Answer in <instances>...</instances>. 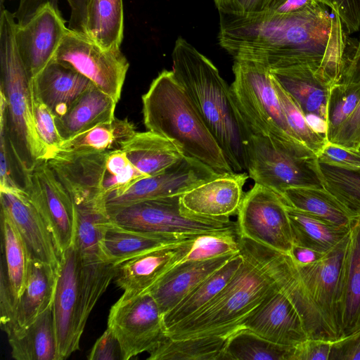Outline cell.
I'll return each instance as SVG.
<instances>
[{
	"mask_svg": "<svg viewBox=\"0 0 360 360\" xmlns=\"http://www.w3.org/2000/svg\"><path fill=\"white\" fill-rule=\"evenodd\" d=\"M349 35L325 4L291 15L219 13V44L235 59L269 70L307 68L332 84L341 82L355 53L358 41Z\"/></svg>",
	"mask_w": 360,
	"mask_h": 360,
	"instance_id": "6da1fadb",
	"label": "cell"
},
{
	"mask_svg": "<svg viewBox=\"0 0 360 360\" xmlns=\"http://www.w3.org/2000/svg\"><path fill=\"white\" fill-rule=\"evenodd\" d=\"M347 236L322 257L307 264H297L288 253L240 235L238 242L240 250L255 260L292 302L309 338L333 342L342 338L338 290Z\"/></svg>",
	"mask_w": 360,
	"mask_h": 360,
	"instance_id": "7a4b0ae2",
	"label": "cell"
},
{
	"mask_svg": "<svg viewBox=\"0 0 360 360\" xmlns=\"http://www.w3.org/2000/svg\"><path fill=\"white\" fill-rule=\"evenodd\" d=\"M172 71L236 172L248 169L250 139L230 86L217 68L185 39L174 44Z\"/></svg>",
	"mask_w": 360,
	"mask_h": 360,
	"instance_id": "3957f363",
	"label": "cell"
},
{
	"mask_svg": "<svg viewBox=\"0 0 360 360\" xmlns=\"http://www.w3.org/2000/svg\"><path fill=\"white\" fill-rule=\"evenodd\" d=\"M143 123L148 131L174 142L185 156L219 174L234 172L173 71L162 70L142 96Z\"/></svg>",
	"mask_w": 360,
	"mask_h": 360,
	"instance_id": "277c9868",
	"label": "cell"
},
{
	"mask_svg": "<svg viewBox=\"0 0 360 360\" xmlns=\"http://www.w3.org/2000/svg\"><path fill=\"white\" fill-rule=\"evenodd\" d=\"M16 23L14 14L1 7L0 90L6 99L10 145L24 173L49 156L36 129L32 79L16 45Z\"/></svg>",
	"mask_w": 360,
	"mask_h": 360,
	"instance_id": "5b68a950",
	"label": "cell"
},
{
	"mask_svg": "<svg viewBox=\"0 0 360 360\" xmlns=\"http://www.w3.org/2000/svg\"><path fill=\"white\" fill-rule=\"evenodd\" d=\"M243 260L224 288L197 313L165 330L173 339L228 338L269 294L278 288L270 275L251 257Z\"/></svg>",
	"mask_w": 360,
	"mask_h": 360,
	"instance_id": "8992f818",
	"label": "cell"
},
{
	"mask_svg": "<svg viewBox=\"0 0 360 360\" xmlns=\"http://www.w3.org/2000/svg\"><path fill=\"white\" fill-rule=\"evenodd\" d=\"M75 206L105 205L148 176L121 149L71 155L56 154L46 161Z\"/></svg>",
	"mask_w": 360,
	"mask_h": 360,
	"instance_id": "52a82bcc",
	"label": "cell"
},
{
	"mask_svg": "<svg viewBox=\"0 0 360 360\" xmlns=\"http://www.w3.org/2000/svg\"><path fill=\"white\" fill-rule=\"evenodd\" d=\"M233 98L250 132L266 136L304 158H316L291 129L276 94L270 70L250 60L235 59Z\"/></svg>",
	"mask_w": 360,
	"mask_h": 360,
	"instance_id": "ba28073f",
	"label": "cell"
},
{
	"mask_svg": "<svg viewBox=\"0 0 360 360\" xmlns=\"http://www.w3.org/2000/svg\"><path fill=\"white\" fill-rule=\"evenodd\" d=\"M181 195L150 199L108 211L110 220L126 229L175 236L238 233L230 218H211L185 211Z\"/></svg>",
	"mask_w": 360,
	"mask_h": 360,
	"instance_id": "9c48e42d",
	"label": "cell"
},
{
	"mask_svg": "<svg viewBox=\"0 0 360 360\" xmlns=\"http://www.w3.org/2000/svg\"><path fill=\"white\" fill-rule=\"evenodd\" d=\"M314 158L301 157L269 136L250 132L248 176L281 196L290 188L321 186L311 165Z\"/></svg>",
	"mask_w": 360,
	"mask_h": 360,
	"instance_id": "30bf717a",
	"label": "cell"
},
{
	"mask_svg": "<svg viewBox=\"0 0 360 360\" xmlns=\"http://www.w3.org/2000/svg\"><path fill=\"white\" fill-rule=\"evenodd\" d=\"M52 60L82 74L118 103L129 67L120 49H104L86 35L69 30Z\"/></svg>",
	"mask_w": 360,
	"mask_h": 360,
	"instance_id": "8fae6325",
	"label": "cell"
},
{
	"mask_svg": "<svg viewBox=\"0 0 360 360\" xmlns=\"http://www.w3.org/2000/svg\"><path fill=\"white\" fill-rule=\"evenodd\" d=\"M162 316L149 292L122 295L111 307L108 327L120 344L122 360L148 352L162 340L165 335Z\"/></svg>",
	"mask_w": 360,
	"mask_h": 360,
	"instance_id": "7c38bea8",
	"label": "cell"
},
{
	"mask_svg": "<svg viewBox=\"0 0 360 360\" xmlns=\"http://www.w3.org/2000/svg\"><path fill=\"white\" fill-rule=\"evenodd\" d=\"M240 236L279 252L289 253L293 243L283 198L260 184L245 193L237 214Z\"/></svg>",
	"mask_w": 360,
	"mask_h": 360,
	"instance_id": "4fadbf2b",
	"label": "cell"
},
{
	"mask_svg": "<svg viewBox=\"0 0 360 360\" xmlns=\"http://www.w3.org/2000/svg\"><path fill=\"white\" fill-rule=\"evenodd\" d=\"M24 186L54 238L60 255L73 243L75 207L73 200L46 161L22 174Z\"/></svg>",
	"mask_w": 360,
	"mask_h": 360,
	"instance_id": "5bb4252c",
	"label": "cell"
},
{
	"mask_svg": "<svg viewBox=\"0 0 360 360\" xmlns=\"http://www.w3.org/2000/svg\"><path fill=\"white\" fill-rule=\"evenodd\" d=\"M52 307L58 360H64L79 349L84 330L82 323L80 259L73 244L61 255Z\"/></svg>",
	"mask_w": 360,
	"mask_h": 360,
	"instance_id": "9a60e30c",
	"label": "cell"
},
{
	"mask_svg": "<svg viewBox=\"0 0 360 360\" xmlns=\"http://www.w3.org/2000/svg\"><path fill=\"white\" fill-rule=\"evenodd\" d=\"M58 5L47 2L25 23H16L15 39L32 79L53 60L69 29Z\"/></svg>",
	"mask_w": 360,
	"mask_h": 360,
	"instance_id": "2e32d148",
	"label": "cell"
},
{
	"mask_svg": "<svg viewBox=\"0 0 360 360\" xmlns=\"http://www.w3.org/2000/svg\"><path fill=\"white\" fill-rule=\"evenodd\" d=\"M219 174L199 160L184 156L164 172L138 181L123 194L108 198L106 209L109 211L143 200L181 195Z\"/></svg>",
	"mask_w": 360,
	"mask_h": 360,
	"instance_id": "e0dca14e",
	"label": "cell"
},
{
	"mask_svg": "<svg viewBox=\"0 0 360 360\" xmlns=\"http://www.w3.org/2000/svg\"><path fill=\"white\" fill-rule=\"evenodd\" d=\"M0 204L23 238L30 259L49 264L58 271L61 257L53 235L23 186L0 190Z\"/></svg>",
	"mask_w": 360,
	"mask_h": 360,
	"instance_id": "ac0fdd59",
	"label": "cell"
},
{
	"mask_svg": "<svg viewBox=\"0 0 360 360\" xmlns=\"http://www.w3.org/2000/svg\"><path fill=\"white\" fill-rule=\"evenodd\" d=\"M239 328L248 329L288 347H295L309 338L298 311L278 288L249 314Z\"/></svg>",
	"mask_w": 360,
	"mask_h": 360,
	"instance_id": "d6986e66",
	"label": "cell"
},
{
	"mask_svg": "<svg viewBox=\"0 0 360 360\" xmlns=\"http://www.w3.org/2000/svg\"><path fill=\"white\" fill-rule=\"evenodd\" d=\"M0 323L11 319L29 273L30 257L23 238L8 214L1 209Z\"/></svg>",
	"mask_w": 360,
	"mask_h": 360,
	"instance_id": "ffe728a7",
	"label": "cell"
},
{
	"mask_svg": "<svg viewBox=\"0 0 360 360\" xmlns=\"http://www.w3.org/2000/svg\"><path fill=\"white\" fill-rule=\"evenodd\" d=\"M195 238L149 251L117 265L115 281L124 291L122 295L134 297L148 292L167 272L182 262Z\"/></svg>",
	"mask_w": 360,
	"mask_h": 360,
	"instance_id": "44dd1931",
	"label": "cell"
},
{
	"mask_svg": "<svg viewBox=\"0 0 360 360\" xmlns=\"http://www.w3.org/2000/svg\"><path fill=\"white\" fill-rule=\"evenodd\" d=\"M248 177L245 172L219 174L181 195V207L190 214L211 218L237 215Z\"/></svg>",
	"mask_w": 360,
	"mask_h": 360,
	"instance_id": "7402d4cb",
	"label": "cell"
},
{
	"mask_svg": "<svg viewBox=\"0 0 360 360\" xmlns=\"http://www.w3.org/2000/svg\"><path fill=\"white\" fill-rule=\"evenodd\" d=\"M338 314L342 338L360 330V216L350 227L342 259Z\"/></svg>",
	"mask_w": 360,
	"mask_h": 360,
	"instance_id": "603a6c76",
	"label": "cell"
},
{
	"mask_svg": "<svg viewBox=\"0 0 360 360\" xmlns=\"http://www.w3.org/2000/svg\"><path fill=\"white\" fill-rule=\"evenodd\" d=\"M58 271L50 264L30 259L25 286L10 321L2 330L7 334L21 330L52 304Z\"/></svg>",
	"mask_w": 360,
	"mask_h": 360,
	"instance_id": "cb8c5ba5",
	"label": "cell"
},
{
	"mask_svg": "<svg viewBox=\"0 0 360 360\" xmlns=\"http://www.w3.org/2000/svg\"><path fill=\"white\" fill-rule=\"evenodd\" d=\"M235 255L180 262L167 272L148 292L153 297L163 316Z\"/></svg>",
	"mask_w": 360,
	"mask_h": 360,
	"instance_id": "d4e9b609",
	"label": "cell"
},
{
	"mask_svg": "<svg viewBox=\"0 0 360 360\" xmlns=\"http://www.w3.org/2000/svg\"><path fill=\"white\" fill-rule=\"evenodd\" d=\"M93 83L76 70L56 60L32 79L34 95L56 117L65 115L76 100Z\"/></svg>",
	"mask_w": 360,
	"mask_h": 360,
	"instance_id": "484cf974",
	"label": "cell"
},
{
	"mask_svg": "<svg viewBox=\"0 0 360 360\" xmlns=\"http://www.w3.org/2000/svg\"><path fill=\"white\" fill-rule=\"evenodd\" d=\"M198 236L166 235L135 231L122 227L110 220L105 229L101 250L105 262L117 266L149 251L193 239Z\"/></svg>",
	"mask_w": 360,
	"mask_h": 360,
	"instance_id": "4316f807",
	"label": "cell"
},
{
	"mask_svg": "<svg viewBox=\"0 0 360 360\" xmlns=\"http://www.w3.org/2000/svg\"><path fill=\"white\" fill-rule=\"evenodd\" d=\"M279 84L292 98L304 115H314L328 124V105L331 84L311 69L291 67L270 70Z\"/></svg>",
	"mask_w": 360,
	"mask_h": 360,
	"instance_id": "83f0119b",
	"label": "cell"
},
{
	"mask_svg": "<svg viewBox=\"0 0 360 360\" xmlns=\"http://www.w3.org/2000/svg\"><path fill=\"white\" fill-rule=\"evenodd\" d=\"M117 103L93 84L65 115L56 117L60 135L65 141L97 124L112 120Z\"/></svg>",
	"mask_w": 360,
	"mask_h": 360,
	"instance_id": "f1b7e54d",
	"label": "cell"
},
{
	"mask_svg": "<svg viewBox=\"0 0 360 360\" xmlns=\"http://www.w3.org/2000/svg\"><path fill=\"white\" fill-rule=\"evenodd\" d=\"M120 149L139 170L148 176L164 172L185 156L174 142L150 131L136 132L122 144Z\"/></svg>",
	"mask_w": 360,
	"mask_h": 360,
	"instance_id": "f546056e",
	"label": "cell"
},
{
	"mask_svg": "<svg viewBox=\"0 0 360 360\" xmlns=\"http://www.w3.org/2000/svg\"><path fill=\"white\" fill-rule=\"evenodd\" d=\"M7 337L16 360H58L52 304L27 327Z\"/></svg>",
	"mask_w": 360,
	"mask_h": 360,
	"instance_id": "4dcf8cb0",
	"label": "cell"
},
{
	"mask_svg": "<svg viewBox=\"0 0 360 360\" xmlns=\"http://www.w3.org/2000/svg\"><path fill=\"white\" fill-rule=\"evenodd\" d=\"M286 210L295 245L326 253L338 245L349 234L350 228L330 223L287 204Z\"/></svg>",
	"mask_w": 360,
	"mask_h": 360,
	"instance_id": "1f68e13d",
	"label": "cell"
},
{
	"mask_svg": "<svg viewBox=\"0 0 360 360\" xmlns=\"http://www.w3.org/2000/svg\"><path fill=\"white\" fill-rule=\"evenodd\" d=\"M281 197L290 206L346 228H350L360 216L349 210L322 185L290 188Z\"/></svg>",
	"mask_w": 360,
	"mask_h": 360,
	"instance_id": "d6a6232c",
	"label": "cell"
},
{
	"mask_svg": "<svg viewBox=\"0 0 360 360\" xmlns=\"http://www.w3.org/2000/svg\"><path fill=\"white\" fill-rule=\"evenodd\" d=\"M243 260L240 252L194 288L177 305L163 315L165 330L191 317L210 302L228 283Z\"/></svg>",
	"mask_w": 360,
	"mask_h": 360,
	"instance_id": "836d02e7",
	"label": "cell"
},
{
	"mask_svg": "<svg viewBox=\"0 0 360 360\" xmlns=\"http://www.w3.org/2000/svg\"><path fill=\"white\" fill-rule=\"evenodd\" d=\"M136 132L134 124L127 117L118 119L115 117L110 121L97 124L63 141L55 155L98 153L120 149L122 144Z\"/></svg>",
	"mask_w": 360,
	"mask_h": 360,
	"instance_id": "e575fe53",
	"label": "cell"
},
{
	"mask_svg": "<svg viewBox=\"0 0 360 360\" xmlns=\"http://www.w3.org/2000/svg\"><path fill=\"white\" fill-rule=\"evenodd\" d=\"M75 226L72 244L82 264L104 262L101 250L106 225L110 221L106 206H75Z\"/></svg>",
	"mask_w": 360,
	"mask_h": 360,
	"instance_id": "d590c367",
	"label": "cell"
},
{
	"mask_svg": "<svg viewBox=\"0 0 360 360\" xmlns=\"http://www.w3.org/2000/svg\"><path fill=\"white\" fill-rule=\"evenodd\" d=\"M122 0H89L87 37L107 50L120 49L123 39Z\"/></svg>",
	"mask_w": 360,
	"mask_h": 360,
	"instance_id": "8d00e7d4",
	"label": "cell"
},
{
	"mask_svg": "<svg viewBox=\"0 0 360 360\" xmlns=\"http://www.w3.org/2000/svg\"><path fill=\"white\" fill-rule=\"evenodd\" d=\"M227 338L173 339L167 335L148 353V360H221Z\"/></svg>",
	"mask_w": 360,
	"mask_h": 360,
	"instance_id": "74e56055",
	"label": "cell"
},
{
	"mask_svg": "<svg viewBox=\"0 0 360 360\" xmlns=\"http://www.w3.org/2000/svg\"><path fill=\"white\" fill-rule=\"evenodd\" d=\"M294 347L274 343L246 328L226 339L221 360H291Z\"/></svg>",
	"mask_w": 360,
	"mask_h": 360,
	"instance_id": "f35d334b",
	"label": "cell"
},
{
	"mask_svg": "<svg viewBox=\"0 0 360 360\" xmlns=\"http://www.w3.org/2000/svg\"><path fill=\"white\" fill-rule=\"evenodd\" d=\"M311 165L321 184L349 210L360 215V172L328 166L316 158Z\"/></svg>",
	"mask_w": 360,
	"mask_h": 360,
	"instance_id": "ab89813d",
	"label": "cell"
},
{
	"mask_svg": "<svg viewBox=\"0 0 360 360\" xmlns=\"http://www.w3.org/2000/svg\"><path fill=\"white\" fill-rule=\"evenodd\" d=\"M360 101V82H338L331 87L328 105L327 140L351 115Z\"/></svg>",
	"mask_w": 360,
	"mask_h": 360,
	"instance_id": "60d3db41",
	"label": "cell"
},
{
	"mask_svg": "<svg viewBox=\"0 0 360 360\" xmlns=\"http://www.w3.org/2000/svg\"><path fill=\"white\" fill-rule=\"evenodd\" d=\"M272 79L276 94L291 129L298 139L316 155L324 143L328 141L327 138L316 133L310 127L304 114L295 101L273 76Z\"/></svg>",
	"mask_w": 360,
	"mask_h": 360,
	"instance_id": "b9f144b4",
	"label": "cell"
},
{
	"mask_svg": "<svg viewBox=\"0 0 360 360\" xmlns=\"http://www.w3.org/2000/svg\"><path fill=\"white\" fill-rule=\"evenodd\" d=\"M238 252V233H205L194 239L182 262L207 260Z\"/></svg>",
	"mask_w": 360,
	"mask_h": 360,
	"instance_id": "7bdbcfd3",
	"label": "cell"
},
{
	"mask_svg": "<svg viewBox=\"0 0 360 360\" xmlns=\"http://www.w3.org/2000/svg\"><path fill=\"white\" fill-rule=\"evenodd\" d=\"M58 0H19L18 6L13 13L18 24L27 22L36 11L47 2L58 5ZM70 8L68 29L87 37L86 18L89 0H65Z\"/></svg>",
	"mask_w": 360,
	"mask_h": 360,
	"instance_id": "ee69618b",
	"label": "cell"
},
{
	"mask_svg": "<svg viewBox=\"0 0 360 360\" xmlns=\"http://www.w3.org/2000/svg\"><path fill=\"white\" fill-rule=\"evenodd\" d=\"M34 115L36 129L41 142L47 150L49 160L53 158L63 142V139L57 129L56 116L48 106L37 97L34 94Z\"/></svg>",
	"mask_w": 360,
	"mask_h": 360,
	"instance_id": "f6af8a7d",
	"label": "cell"
},
{
	"mask_svg": "<svg viewBox=\"0 0 360 360\" xmlns=\"http://www.w3.org/2000/svg\"><path fill=\"white\" fill-rule=\"evenodd\" d=\"M316 158L320 163L328 166L360 172V150L327 141Z\"/></svg>",
	"mask_w": 360,
	"mask_h": 360,
	"instance_id": "bcb514c9",
	"label": "cell"
},
{
	"mask_svg": "<svg viewBox=\"0 0 360 360\" xmlns=\"http://www.w3.org/2000/svg\"><path fill=\"white\" fill-rule=\"evenodd\" d=\"M7 103L4 94H0V190H14L19 186L11 176L6 146Z\"/></svg>",
	"mask_w": 360,
	"mask_h": 360,
	"instance_id": "7dc6e473",
	"label": "cell"
},
{
	"mask_svg": "<svg viewBox=\"0 0 360 360\" xmlns=\"http://www.w3.org/2000/svg\"><path fill=\"white\" fill-rule=\"evenodd\" d=\"M329 141L360 150V101Z\"/></svg>",
	"mask_w": 360,
	"mask_h": 360,
	"instance_id": "c3c4849f",
	"label": "cell"
},
{
	"mask_svg": "<svg viewBox=\"0 0 360 360\" xmlns=\"http://www.w3.org/2000/svg\"><path fill=\"white\" fill-rule=\"evenodd\" d=\"M340 18L349 34L360 30V0H325Z\"/></svg>",
	"mask_w": 360,
	"mask_h": 360,
	"instance_id": "681fc988",
	"label": "cell"
},
{
	"mask_svg": "<svg viewBox=\"0 0 360 360\" xmlns=\"http://www.w3.org/2000/svg\"><path fill=\"white\" fill-rule=\"evenodd\" d=\"M89 360H122L120 344L108 327L96 341L87 356Z\"/></svg>",
	"mask_w": 360,
	"mask_h": 360,
	"instance_id": "f907efd6",
	"label": "cell"
},
{
	"mask_svg": "<svg viewBox=\"0 0 360 360\" xmlns=\"http://www.w3.org/2000/svg\"><path fill=\"white\" fill-rule=\"evenodd\" d=\"M332 342L307 338L294 347L291 360H329Z\"/></svg>",
	"mask_w": 360,
	"mask_h": 360,
	"instance_id": "816d5d0a",
	"label": "cell"
},
{
	"mask_svg": "<svg viewBox=\"0 0 360 360\" xmlns=\"http://www.w3.org/2000/svg\"><path fill=\"white\" fill-rule=\"evenodd\" d=\"M272 0H214L219 13L244 15L264 11Z\"/></svg>",
	"mask_w": 360,
	"mask_h": 360,
	"instance_id": "f5cc1de1",
	"label": "cell"
},
{
	"mask_svg": "<svg viewBox=\"0 0 360 360\" xmlns=\"http://www.w3.org/2000/svg\"><path fill=\"white\" fill-rule=\"evenodd\" d=\"M329 360H360V330L332 342Z\"/></svg>",
	"mask_w": 360,
	"mask_h": 360,
	"instance_id": "db71d44e",
	"label": "cell"
},
{
	"mask_svg": "<svg viewBox=\"0 0 360 360\" xmlns=\"http://www.w3.org/2000/svg\"><path fill=\"white\" fill-rule=\"evenodd\" d=\"M322 4L328 6L325 0H272L264 11L276 15H291Z\"/></svg>",
	"mask_w": 360,
	"mask_h": 360,
	"instance_id": "11a10c76",
	"label": "cell"
},
{
	"mask_svg": "<svg viewBox=\"0 0 360 360\" xmlns=\"http://www.w3.org/2000/svg\"><path fill=\"white\" fill-rule=\"evenodd\" d=\"M288 254L295 262L307 264L318 260L326 253H321L309 248L293 245Z\"/></svg>",
	"mask_w": 360,
	"mask_h": 360,
	"instance_id": "9f6ffc18",
	"label": "cell"
},
{
	"mask_svg": "<svg viewBox=\"0 0 360 360\" xmlns=\"http://www.w3.org/2000/svg\"><path fill=\"white\" fill-rule=\"evenodd\" d=\"M354 56L346 69L341 82L356 83L360 82V35Z\"/></svg>",
	"mask_w": 360,
	"mask_h": 360,
	"instance_id": "6f0895ef",
	"label": "cell"
}]
</instances>
